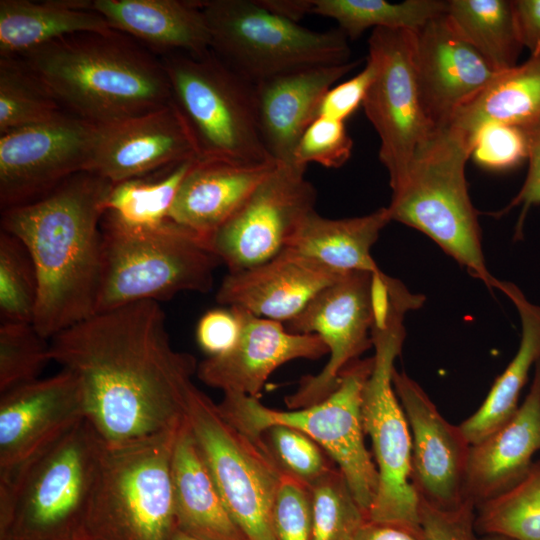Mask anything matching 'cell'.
I'll return each instance as SVG.
<instances>
[{
	"instance_id": "obj_47",
	"label": "cell",
	"mask_w": 540,
	"mask_h": 540,
	"mask_svg": "<svg viewBox=\"0 0 540 540\" xmlns=\"http://www.w3.org/2000/svg\"><path fill=\"white\" fill-rule=\"evenodd\" d=\"M529 136V168L525 181L507 207L500 213H506L512 208L521 206L516 232L520 234L527 211L533 205H540V130L528 134Z\"/></svg>"
},
{
	"instance_id": "obj_14",
	"label": "cell",
	"mask_w": 540,
	"mask_h": 540,
	"mask_svg": "<svg viewBox=\"0 0 540 540\" xmlns=\"http://www.w3.org/2000/svg\"><path fill=\"white\" fill-rule=\"evenodd\" d=\"M377 272L345 274L286 323L292 333L318 335L329 354L318 374L302 377L296 391L285 397L288 408L308 407L327 398L338 387L343 371L372 347Z\"/></svg>"
},
{
	"instance_id": "obj_13",
	"label": "cell",
	"mask_w": 540,
	"mask_h": 540,
	"mask_svg": "<svg viewBox=\"0 0 540 540\" xmlns=\"http://www.w3.org/2000/svg\"><path fill=\"white\" fill-rule=\"evenodd\" d=\"M368 50L375 77L362 106L379 136V159L392 188L437 129L427 119L419 96L415 32L372 29Z\"/></svg>"
},
{
	"instance_id": "obj_1",
	"label": "cell",
	"mask_w": 540,
	"mask_h": 540,
	"mask_svg": "<svg viewBox=\"0 0 540 540\" xmlns=\"http://www.w3.org/2000/svg\"><path fill=\"white\" fill-rule=\"evenodd\" d=\"M50 357L79 378L87 419L107 445L186 421L198 364L173 348L156 301L98 312L74 324L50 339Z\"/></svg>"
},
{
	"instance_id": "obj_19",
	"label": "cell",
	"mask_w": 540,
	"mask_h": 540,
	"mask_svg": "<svg viewBox=\"0 0 540 540\" xmlns=\"http://www.w3.org/2000/svg\"><path fill=\"white\" fill-rule=\"evenodd\" d=\"M415 69L424 113L437 130L447 127L498 73L446 12L415 32Z\"/></svg>"
},
{
	"instance_id": "obj_28",
	"label": "cell",
	"mask_w": 540,
	"mask_h": 540,
	"mask_svg": "<svg viewBox=\"0 0 540 540\" xmlns=\"http://www.w3.org/2000/svg\"><path fill=\"white\" fill-rule=\"evenodd\" d=\"M114 29L93 9L92 1H0V55L20 57L57 39Z\"/></svg>"
},
{
	"instance_id": "obj_25",
	"label": "cell",
	"mask_w": 540,
	"mask_h": 540,
	"mask_svg": "<svg viewBox=\"0 0 540 540\" xmlns=\"http://www.w3.org/2000/svg\"><path fill=\"white\" fill-rule=\"evenodd\" d=\"M277 164L197 159L178 189L168 218L208 240Z\"/></svg>"
},
{
	"instance_id": "obj_16",
	"label": "cell",
	"mask_w": 540,
	"mask_h": 540,
	"mask_svg": "<svg viewBox=\"0 0 540 540\" xmlns=\"http://www.w3.org/2000/svg\"><path fill=\"white\" fill-rule=\"evenodd\" d=\"M97 126L64 112L0 135L1 211L38 200L87 171Z\"/></svg>"
},
{
	"instance_id": "obj_6",
	"label": "cell",
	"mask_w": 540,
	"mask_h": 540,
	"mask_svg": "<svg viewBox=\"0 0 540 540\" xmlns=\"http://www.w3.org/2000/svg\"><path fill=\"white\" fill-rule=\"evenodd\" d=\"M180 427L120 445L104 443L75 540L173 539L171 466Z\"/></svg>"
},
{
	"instance_id": "obj_5",
	"label": "cell",
	"mask_w": 540,
	"mask_h": 540,
	"mask_svg": "<svg viewBox=\"0 0 540 540\" xmlns=\"http://www.w3.org/2000/svg\"><path fill=\"white\" fill-rule=\"evenodd\" d=\"M470 156L466 134L451 126L436 130L391 188L387 209L391 221L424 233L471 276L496 288L498 279L485 263L478 212L465 177Z\"/></svg>"
},
{
	"instance_id": "obj_40",
	"label": "cell",
	"mask_w": 540,
	"mask_h": 540,
	"mask_svg": "<svg viewBox=\"0 0 540 540\" xmlns=\"http://www.w3.org/2000/svg\"><path fill=\"white\" fill-rule=\"evenodd\" d=\"M260 438L282 474L308 487L337 467L320 445L295 428L273 425Z\"/></svg>"
},
{
	"instance_id": "obj_10",
	"label": "cell",
	"mask_w": 540,
	"mask_h": 540,
	"mask_svg": "<svg viewBox=\"0 0 540 540\" xmlns=\"http://www.w3.org/2000/svg\"><path fill=\"white\" fill-rule=\"evenodd\" d=\"M373 357L358 359L341 374L336 390L324 400L291 411L274 410L259 399L224 394L218 409L242 433L255 439L273 425L300 430L320 445L344 475L361 508L368 511L378 488V471L365 445L362 395Z\"/></svg>"
},
{
	"instance_id": "obj_2",
	"label": "cell",
	"mask_w": 540,
	"mask_h": 540,
	"mask_svg": "<svg viewBox=\"0 0 540 540\" xmlns=\"http://www.w3.org/2000/svg\"><path fill=\"white\" fill-rule=\"evenodd\" d=\"M112 186L82 171L42 198L2 211L1 230L18 238L34 263L38 300L33 325L47 339L96 313L101 221Z\"/></svg>"
},
{
	"instance_id": "obj_36",
	"label": "cell",
	"mask_w": 540,
	"mask_h": 540,
	"mask_svg": "<svg viewBox=\"0 0 540 540\" xmlns=\"http://www.w3.org/2000/svg\"><path fill=\"white\" fill-rule=\"evenodd\" d=\"M66 111L19 57L0 58V135Z\"/></svg>"
},
{
	"instance_id": "obj_7",
	"label": "cell",
	"mask_w": 540,
	"mask_h": 540,
	"mask_svg": "<svg viewBox=\"0 0 540 540\" xmlns=\"http://www.w3.org/2000/svg\"><path fill=\"white\" fill-rule=\"evenodd\" d=\"M102 274L96 313L139 301H167L180 292L208 293L221 264L208 240L171 221L147 229L104 213Z\"/></svg>"
},
{
	"instance_id": "obj_51",
	"label": "cell",
	"mask_w": 540,
	"mask_h": 540,
	"mask_svg": "<svg viewBox=\"0 0 540 540\" xmlns=\"http://www.w3.org/2000/svg\"><path fill=\"white\" fill-rule=\"evenodd\" d=\"M172 540H201V539L192 537L177 529Z\"/></svg>"
},
{
	"instance_id": "obj_8",
	"label": "cell",
	"mask_w": 540,
	"mask_h": 540,
	"mask_svg": "<svg viewBox=\"0 0 540 540\" xmlns=\"http://www.w3.org/2000/svg\"><path fill=\"white\" fill-rule=\"evenodd\" d=\"M104 448L88 419L0 484V540H75Z\"/></svg>"
},
{
	"instance_id": "obj_18",
	"label": "cell",
	"mask_w": 540,
	"mask_h": 540,
	"mask_svg": "<svg viewBox=\"0 0 540 540\" xmlns=\"http://www.w3.org/2000/svg\"><path fill=\"white\" fill-rule=\"evenodd\" d=\"M392 382L411 432V483L417 496L439 509L458 508L465 501L471 444L409 375L395 369Z\"/></svg>"
},
{
	"instance_id": "obj_27",
	"label": "cell",
	"mask_w": 540,
	"mask_h": 540,
	"mask_svg": "<svg viewBox=\"0 0 540 540\" xmlns=\"http://www.w3.org/2000/svg\"><path fill=\"white\" fill-rule=\"evenodd\" d=\"M177 529L201 540H247L228 512L187 419L172 456Z\"/></svg>"
},
{
	"instance_id": "obj_33",
	"label": "cell",
	"mask_w": 540,
	"mask_h": 540,
	"mask_svg": "<svg viewBox=\"0 0 540 540\" xmlns=\"http://www.w3.org/2000/svg\"><path fill=\"white\" fill-rule=\"evenodd\" d=\"M196 160L113 184L105 202V213L130 227L162 226L169 220L178 189Z\"/></svg>"
},
{
	"instance_id": "obj_37",
	"label": "cell",
	"mask_w": 540,
	"mask_h": 540,
	"mask_svg": "<svg viewBox=\"0 0 540 540\" xmlns=\"http://www.w3.org/2000/svg\"><path fill=\"white\" fill-rule=\"evenodd\" d=\"M312 503L311 540H353L367 521L338 467L309 487Z\"/></svg>"
},
{
	"instance_id": "obj_34",
	"label": "cell",
	"mask_w": 540,
	"mask_h": 540,
	"mask_svg": "<svg viewBox=\"0 0 540 540\" xmlns=\"http://www.w3.org/2000/svg\"><path fill=\"white\" fill-rule=\"evenodd\" d=\"M312 13L335 20L348 39H356L369 28L416 32L428 21L446 12L447 1L406 0H312Z\"/></svg>"
},
{
	"instance_id": "obj_42",
	"label": "cell",
	"mask_w": 540,
	"mask_h": 540,
	"mask_svg": "<svg viewBox=\"0 0 540 540\" xmlns=\"http://www.w3.org/2000/svg\"><path fill=\"white\" fill-rule=\"evenodd\" d=\"M529 154V136L523 130L499 123L488 122L480 126L471 139V156L488 169L512 168Z\"/></svg>"
},
{
	"instance_id": "obj_3",
	"label": "cell",
	"mask_w": 540,
	"mask_h": 540,
	"mask_svg": "<svg viewBox=\"0 0 540 540\" xmlns=\"http://www.w3.org/2000/svg\"><path fill=\"white\" fill-rule=\"evenodd\" d=\"M19 58L64 111L94 126L140 116L172 101L161 59L117 30L66 36Z\"/></svg>"
},
{
	"instance_id": "obj_35",
	"label": "cell",
	"mask_w": 540,
	"mask_h": 540,
	"mask_svg": "<svg viewBox=\"0 0 540 540\" xmlns=\"http://www.w3.org/2000/svg\"><path fill=\"white\" fill-rule=\"evenodd\" d=\"M475 510V530L480 535L540 540V460L516 485Z\"/></svg>"
},
{
	"instance_id": "obj_30",
	"label": "cell",
	"mask_w": 540,
	"mask_h": 540,
	"mask_svg": "<svg viewBox=\"0 0 540 540\" xmlns=\"http://www.w3.org/2000/svg\"><path fill=\"white\" fill-rule=\"evenodd\" d=\"M391 222L387 207L369 214L330 219L309 212L285 248L292 249L338 273L377 272L371 248L382 229Z\"/></svg>"
},
{
	"instance_id": "obj_39",
	"label": "cell",
	"mask_w": 540,
	"mask_h": 540,
	"mask_svg": "<svg viewBox=\"0 0 540 540\" xmlns=\"http://www.w3.org/2000/svg\"><path fill=\"white\" fill-rule=\"evenodd\" d=\"M48 340L33 323L1 322L0 393L39 378L51 361Z\"/></svg>"
},
{
	"instance_id": "obj_46",
	"label": "cell",
	"mask_w": 540,
	"mask_h": 540,
	"mask_svg": "<svg viewBox=\"0 0 540 540\" xmlns=\"http://www.w3.org/2000/svg\"><path fill=\"white\" fill-rule=\"evenodd\" d=\"M240 332V319L235 308H215L207 311L196 326V341L208 355L217 356L233 347Z\"/></svg>"
},
{
	"instance_id": "obj_50",
	"label": "cell",
	"mask_w": 540,
	"mask_h": 540,
	"mask_svg": "<svg viewBox=\"0 0 540 540\" xmlns=\"http://www.w3.org/2000/svg\"><path fill=\"white\" fill-rule=\"evenodd\" d=\"M258 3L268 11L299 22L305 15L312 13V0H257Z\"/></svg>"
},
{
	"instance_id": "obj_41",
	"label": "cell",
	"mask_w": 540,
	"mask_h": 540,
	"mask_svg": "<svg viewBox=\"0 0 540 540\" xmlns=\"http://www.w3.org/2000/svg\"><path fill=\"white\" fill-rule=\"evenodd\" d=\"M352 148L344 122L318 116L301 136L293 164L306 168L314 162L326 168H339L349 160Z\"/></svg>"
},
{
	"instance_id": "obj_48",
	"label": "cell",
	"mask_w": 540,
	"mask_h": 540,
	"mask_svg": "<svg viewBox=\"0 0 540 540\" xmlns=\"http://www.w3.org/2000/svg\"><path fill=\"white\" fill-rule=\"evenodd\" d=\"M512 6L521 44L533 53L540 47V0H513Z\"/></svg>"
},
{
	"instance_id": "obj_12",
	"label": "cell",
	"mask_w": 540,
	"mask_h": 540,
	"mask_svg": "<svg viewBox=\"0 0 540 540\" xmlns=\"http://www.w3.org/2000/svg\"><path fill=\"white\" fill-rule=\"evenodd\" d=\"M186 419L226 508L246 539L276 540L272 514L283 474L262 438L235 428L198 387Z\"/></svg>"
},
{
	"instance_id": "obj_20",
	"label": "cell",
	"mask_w": 540,
	"mask_h": 540,
	"mask_svg": "<svg viewBox=\"0 0 540 540\" xmlns=\"http://www.w3.org/2000/svg\"><path fill=\"white\" fill-rule=\"evenodd\" d=\"M198 159L190 130L174 103L146 114L97 126L89 172L116 184Z\"/></svg>"
},
{
	"instance_id": "obj_23",
	"label": "cell",
	"mask_w": 540,
	"mask_h": 540,
	"mask_svg": "<svg viewBox=\"0 0 540 540\" xmlns=\"http://www.w3.org/2000/svg\"><path fill=\"white\" fill-rule=\"evenodd\" d=\"M359 63L302 68L255 84L260 135L271 158L293 164L296 146L318 117L324 95Z\"/></svg>"
},
{
	"instance_id": "obj_22",
	"label": "cell",
	"mask_w": 540,
	"mask_h": 540,
	"mask_svg": "<svg viewBox=\"0 0 540 540\" xmlns=\"http://www.w3.org/2000/svg\"><path fill=\"white\" fill-rule=\"evenodd\" d=\"M344 275L284 248L263 263L229 272L216 292V300L224 306L288 323Z\"/></svg>"
},
{
	"instance_id": "obj_43",
	"label": "cell",
	"mask_w": 540,
	"mask_h": 540,
	"mask_svg": "<svg viewBox=\"0 0 540 540\" xmlns=\"http://www.w3.org/2000/svg\"><path fill=\"white\" fill-rule=\"evenodd\" d=\"M276 540H311L312 503L308 486L282 476L273 506Z\"/></svg>"
},
{
	"instance_id": "obj_32",
	"label": "cell",
	"mask_w": 540,
	"mask_h": 540,
	"mask_svg": "<svg viewBox=\"0 0 540 540\" xmlns=\"http://www.w3.org/2000/svg\"><path fill=\"white\" fill-rule=\"evenodd\" d=\"M446 13L462 36L496 71L517 65L524 48L510 0H449Z\"/></svg>"
},
{
	"instance_id": "obj_9",
	"label": "cell",
	"mask_w": 540,
	"mask_h": 540,
	"mask_svg": "<svg viewBox=\"0 0 540 540\" xmlns=\"http://www.w3.org/2000/svg\"><path fill=\"white\" fill-rule=\"evenodd\" d=\"M160 59L199 160L275 161L260 135L253 82L212 50L197 56L171 53Z\"/></svg>"
},
{
	"instance_id": "obj_11",
	"label": "cell",
	"mask_w": 540,
	"mask_h": 540,
	"mask_svg": "<svg viewBox=\"0 0 540 540\" xmlns=\"http://www.w3.org/2000/svg\"><path fill=\"white\" fill-rule=\"evenodd\" d=\"M197 3L208 25L211 50L254 84L302 68L350 61L348 38L338 28L310 30L257 0Z\"/></svg>"
},
{
	"instance_id": "obj_44",
	"label": "cell",
	"mask_w": 540,
	"mask_h": 540,
	"mask_svg": "<svg viewBox=\"0 0 540 540\" xmlns=\"http://www.w3.org/2000/svg\"><path fill=\"white\" fill-rule=\"evenodd\" d=\"M474 504L465 500L458 508L443 510L419 499L423 540H477Z\"/></svg>"
},
{
	"instance_id": "obj_21",
	"label": "cell",
	"mask_w": 540,
	"mask_h": 540,
	"mask_svg": "<svg viewBox=\"0 0 540 540\" xmlns=\"http://www.w3.org/2000/svg\"><path fill=\"white\" fill-rule=\"evenodd\" d=\"M235 309L240 319L237 341L227 352L200 362L196 374L204 384L224 394L259 399L267 379L281 365L328 354L316 334L292 333L281 322Z\"/></svg>"
},
{
	"instance_id": "obj_52",
	"label": "cell",
	"mask_w": 540,
	"mask_h": 540,
	"mask_svg": "<svg viewBox=\"0 0 540 540\" xmlns=\"http://www.w3.org/2000/svg\"><path fill=\"white\" fill-rule=\"evenodd\" d=\"M477 540H512L510 538H507L505 536L501 535H493V534H487V535H480Z\"/></svg>"
},
{
	"instance_id": "obj_26",
	"label": "cell",
	"mask_w": 540,
	"mask_h": 540,
	"mask_svg": "<svg viewBox=\"0 0 540 540\" xmlns=\"http://www.w3.org/2000/svg\"><path fill=\"white\" fill-rule=\"evenodd\" d=\"M114 30L163 55H203L211 50L208 25L197 1L93 0Z\"/></svg>"
},
{
	"instance_id": "obj_45",
	"label": "cell",
	"mask_w": 540,
	"mask_h": 540,
	"mask_svg": "<svg viewBox=\"0 0 540 540\" xmlns=\"http://www.w3.org/2000/svg\"><path fill=\"white\" fill-rule=\"evenodd\" d=\"M375 77V66L367 58L366 66L354 77L334 85L324 95L318 116L344 122L360 106Z\"/></svg>"
},
{
	"instance_id": "obj_31",
	"label": "cell",
	"mask_w": 540,
	"mask_h": 540,
	"mask_svg": "<svg viewBox=\"0 0 540 540\" xmlns=\"http://www.w3.org/2000/svg\"><path fill=\"white\" fill-rule=\"evenodd\" d=\"M488 122L511 125L527 134L540 130V47L525 62L498 72L448 126L472 139L475 131Z\"/></svg>"
},
{
	"instance_id": "obj_15",
	"label": "cell",
	"mask_w": 540,
	"mask_h": 540,
	"mask_svg": "<svg viewBox=\"0 0 540 540\" xmlns=\"http://www.w3.org/2000/svg\"><path fill=\"white\" fill-rule=\"evenodd\" d=\"M306 168L278 163L244 203L208 239L229 272L241 271L279 254L300 222L315 210L317 192Z\"/></svg>"
},
{
	"instance_id": "obj_17",
	"label": "cell",
	"mask_w": 540,
	"mask_h": 540,
	"mask_svg": "<svg viewBox=\"0 0 540 540\" xmlns=\"http://www.w3.org/2000/svg\"><path fill=\"white\" fill-rule=\"evenodd\" d=\"M87 419L79 378L67 369L0 396V484L16 478Z\"/></svg>"
},
{
	"instance_id": "obj_4",
	"label": "cell",
	"mask_w": 540,
	"mask_h": 540,
	"mask_svg": "<svg viewBox=\"0 0 540 540\" xmlns=\"http://www.w3.org/2000/svg\"><path fill=\"white\" fill-rule=\"evenodd\" d=\"M422 294L401 282L389 286L388 296L374 308L371 332L373 366L362 395V419L378 471V488L367 520L404 528L422 538L419 497L411 483L412 438L392 375L406 336L405 314L420 308Z\"/></svg>"
},
{
	"instance_id": "obj_38",
	"label": "cell",
	"mask_w": 540,
	"mask_h": 540,
	"mask_svg": "<svg viewBox=\"0 0 540 540\" xmlns=\"http://www.w3.org/2000/svg\"><path fill=\"white\" fill-rule=\"evenodd\" d=\"M38 278L24 244L0 231V315L2 321L33 323Z\"/></svg>"
},
{
	"instance_id": "obj_24",
	"label": "cell",
	"mask_w": 540,
	"mask_h": 540,
	"mask_svg": "<svg viewBox=\"0 0 540 540\" xmlns=\"http://www.w3.org/2000/svg\"><path fill=\"white\" fill-rule=\"evenodd\" d=\"M540 450V361L528 393L515 414L499 429L472 444L464 498L478 506L516 485Z\"/></svg>"
},
{
	"instance_id": "obj_49",
	"label": "cell",
	"mask_w": 540,
	"mask_h": 540,
	"mask_svg": "<svg viewBox=\"0 0 540 540\" xmlns=\"http://www.w3.org/2000/svg\"><path fill=\"white\" fill-rule=\"evenodd\" d=\"M353 540H423L416 534L391 524L367 520Z\"/></svg>"
},
{
	"instance_id": "obj_29",
	"label": "cell",
	"mask_w": 540,
	"mask_h": 540,
	"mask_svg": "<svg viewBox=\"0 0 540 540\" xmlns=\"http://www.w3.org/2000/svg\"><path fill=\"white\" fill-rule=\"evenodd\" d=\"M496 288L515 306L521 338L514 357L495 379L482 404L459 425L471 445L499 429L515 414L529 373L540 361V306L529 301L512 282L498 280Z\"/></svg>"
}]
</instances>
